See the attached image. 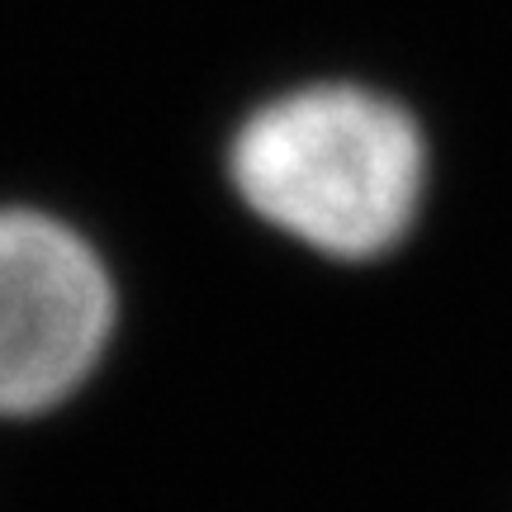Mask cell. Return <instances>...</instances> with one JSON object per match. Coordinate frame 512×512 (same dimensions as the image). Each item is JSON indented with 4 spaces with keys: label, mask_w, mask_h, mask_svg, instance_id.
Instances as JSON below:
<instances>
[{
    "label": "cell",
    "mask_w": 512,
    "mask_h": 512,
    "mask_svg": "<svg viewBox=\"0 0 512 512\" xmlns=\"http://www.w3.org/2000/svg\"><path fill=\"white\" fill-rule=\"evenodd\" d=\"M228 181L275 233L361 266L413 233L427 200V138L399 100L356 81H318L242 119Z\"/></svg>",
    "instance_id": "1"
},
{
    "label": "cell",
    "mask_w": 512,
    "mask_h": 512,
    "mask_svg": "<svg viewBox=\"0 0 512 512\" xmlns=\"http://www.w3.org/2000/svg\"><path fill=\"white\" fill-rule=\"evenodd\" d=\"M114 280L76 228L0 209V418L72 399L114 337Z\"/></svg>",
    "instance_id": "2"
}]
</instances>
